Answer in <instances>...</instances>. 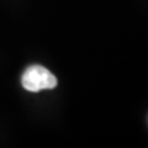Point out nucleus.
Instances as JSON below:
<instances>
[{"mask_svg":"<svg viewBox=\"0 0 148 148\" xmlns=\"http://www.w3.org/2000/svg\"><path fill=\"white\" fill-rule=\"evenodd\" d=\"M21 84L27 91L38 92L46 89H54L57 86V78L47 68L34 64L26 68L21 77Z\"/></svg>","mask_w":148,"mask_h":148,"instance_id":"1","label":"nucleus"}]
</instances>
